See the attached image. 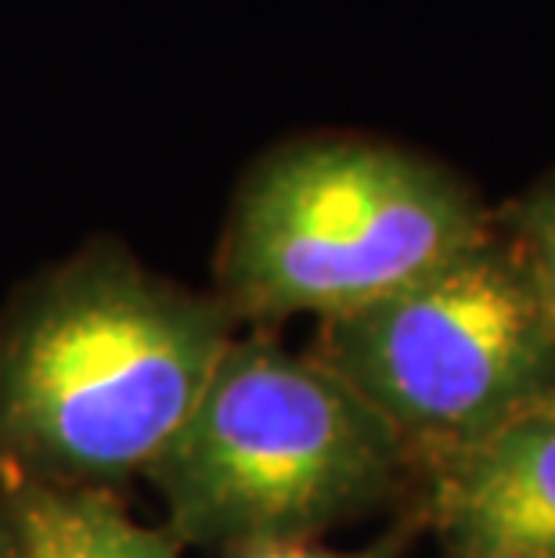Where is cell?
<instances>
[{"mask_svg": "<svg viewBox=\"0 0 555 558\" xmlns=\"http://www.w3.org/2000/svg\"><path fill=\"white\" fill-rule=\"evenodd\" d=\"M8 476V472H4ZM11 497L26 558H181L173 530L141 522L120 490L15 480Z\"/></svg>", "mask_w": 555, "mask_h": 558, "instance_id": "cell-6", "label": "cell"}, {"mask_svg": "<svg viewBox=\"0 0 555 558\" xmlns=\"http://www.w3.org/2000/svg\"><path fill=\"white\" fill-rule=\"evenodd\" d=\"M419 483L447 558H555V400Z\"/></svg>", "mask_w": 555, "mask_h": 558, "instance_id": "cell-5", "label": "cell"}, {"mask_svg": "<svg viewBox=\"0 0 555 558\" xmlns=\"http://www.w3.org/2000/svg\"><path fill=\"white\" fill-rule=\"evenodd\" d=\"M494 209L462 173L397 141L300 134L250 162L217 245L239 328L358 314L487 239Z\"/></svg>", "mask_w": 555, "mask_h": 558, "instance_id": "cell-2", "label": "cell"}, {"mask_svg": "<svg viewBox=\"0 0 555 558\" xmlns=\"http://www.w3.org/2000/svg\"><path fill=\"white\" fill-rule=\"evenodd\" d=\"M411 476L397 433L333 367L250 328L145 480L184 548L228 555L322 541L379 512Z\"/></svg>", "mask_w": 555, "mask_h": 558, "instance_id": "cell-3", "label": "cell"}, {"mask_svg": "<svg viewBox=\"0 0 555 558\" xmlns=\"http://www.w3.org/2000/svg\"><path fill=\"white\" fill-rule=\"evenodd\" d=\"M239 320L120 239H91L0 306V472L120 490L206 393Z\"/></svg>", "mask_w": 555, "mask_h": 558, "instance_id": "cell-1", "label": "cell"}, {"mask_svg": "<svg viewBox=\"0 0 555 558\" xmlns=\"http://www.w3.org/2000/svg\"><path fill=\"white\" fill-rule=\"evenodd\" d=\"M494 231L512 248L530 289L555 325V173L494 213Z\"/></svg>", "mask_w": 555, "mask_h": 558, "instance_id": "cell-7", "label": "cell"}, {"mask_svg": "<svg viewBox=\"0 0 555 558\" xmlns=\"http://www.w3.org/2000/svg\"><path fill=\"white\" fill-rule=\"evenodd\" d=\"M306 353L397 433L415 480L555 400V325L494 228L408 289L322 320Z\"/></svg>", "mask_w": 555, "mask_h": 558, "instance_id": "cell-4", "label": "cell"}, {"mask_svg": "<svg viewBox=\"0 0 555 558\" xmlns=\"http://www.w3.org/2000/svg\"><path fill=\"white\" fill-rule=\"evenodd\" d=\"M220 558H389V548L375 544V548L342 551V548H328L325 541H311V544H256V548H239Z\"/></svg>", "mask_w": 555, "mask_h": 558, "instance_id": "cell-8", "label": "cell"}, {"mask_svg": "<svg viewBox=\"0 0 555 558\" xmlns=\"http://www.w3.org/2000/svg\"><path fill=\"white\" fill-rule=\"evenodd\" d=\"M0 558H26L15 497H11V483L4 472H0Z\"/></svg>", "mask_w": 555, "mask_h": 558, "instance_id": "cell-9", "label": "cell"}]
</instances>
